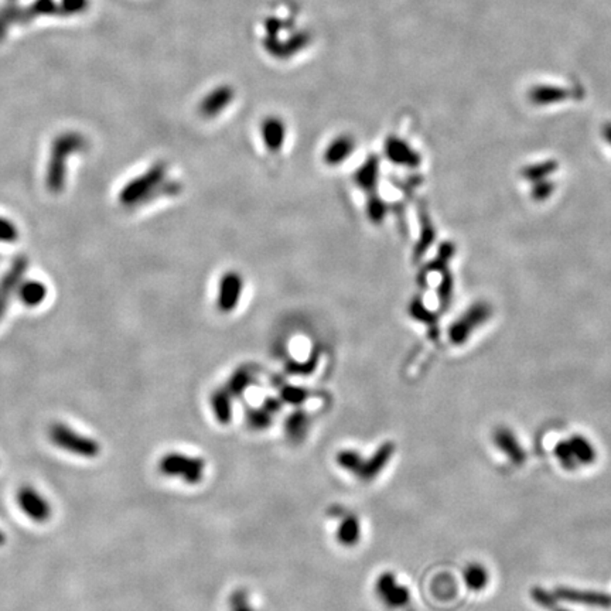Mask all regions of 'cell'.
Returning a JSON list of instances; mask_svg holds the SVG:
<instances>
[{"mask_svg":"<svg viewBox=\"0 0 611 611\" xmlns=\"http://www.w3.org/2000/svg\"><path fill=\"white\" fill-rule=\"evenodd\" d=\"M88 146V139L75 131L62 132L54 138L45 175V186L51 193L60 194L64 190L67 180V160L75 153L85 152Z\"/></svg>","mask_w":611,"mask_h":611,"instance_id":"cell-2","label":"cell"},{"mask_svg":"<svg viewBox=\"0 0 611 611\" xmlns=\"http://www.w3.org/2000/svg\"><path fill=\"white\" fill-rule=\"evenodd\" d=\"M338 525L336 529V538L340 545L346 548H353L358 545L361 539V522L358 517L353 512H337Z\"/></svg>","mask_w":611,"mask_h":611,"instance_id":"cell-12","label":"cell"},{"mask_svg":"<svg viewBox=\"0 0 611 611\" xmlns=\"http://www.w3.org/2000/svg\"><path fill=\"white\" fill-rule=\"evenodd\" d=\"M245 292V280L242 275L236 270L225 272L218 283L215 290V307L222 314H231L238 307L243 297Z\"/></svg>","mask_w":611,"mask_h":611,"instance_id":"cell-5","label":"cell"},{"mask_svg":"<svg viewBox=\"0 0 611 611\" xmlns=\"http://www.w3.org/2000/svg\"><path fill=\"white\" fill-rule=\"evenodd\" d=\"M378 163L377 160H371L365 169H361L357 175V185L361 190H368L378 183Z\"/></svg>","mask_w":611,"mask_h":611,"instance_id":"cell-21","label":"cell"},{"mask_svg":"<svg viewBox=\"0 0 611 611\" xmlns=\"http://www.w3.org/2000/svg\"><path fill=\"white\" fill-rule=\"evenodd\" d=\"M494 441H495L497 447H500L504 451V454H507L512 461L522 463V460L525 457V451H524L522 446L518 444L517 439L514 437V434L511 431H507L505 429L498 430L494 436Z\"/></svg>","mask_w":611,"mask_h":611,"instance_id":"cell-16","label":"cell"},{"mask_svg":"<svg viewBox=\"0 0 611 611\" xmlns=\"http://www.w3.org/2000/svg\"><path fill=\"white\" fill-rule=\"evenodd\" d=\"M263 149L269 155H279L285 149L286 139H287V129L286 123L279 118H268L262 122L260 131H259Z\"/></svg>","mask_w":611,"mask_h":611,"instance_id":"cell-10","label":"cell"},{"mask_svg":"<svg viewBox=\"0 0 611 611\" xmlns=\"http://www.w3.org/2000/svg\"><path fill=\"white\" fill-rule=\"evenodd\" d=\"M20 511L35 524H45L53 517L51 502L31 485L21 487L16 494Z\"/></svg>","mask_w":611,"mask_h":611,"instance_id":"cell-8","label":"cell"},{"mask_svg":"<svg viewBox=\"0 0 611 611\" xmlns=\"http://www.w3.org/2000/svg\"><path fill=\"white\" fill-rule=\"evenodd\" d=\"M175 182L167 180L165 163H156L139 177L131 180L119 193V203L126 208H136L162 196L177 193Z\"/></svg>","mask_w":611,"mask_h":611,"instance_id":"cell-1","label":"cell"},{"mask_svg":"<svg viewBox=\"0 0 611 611\" xmlns=\"http://www.w3.org/2000/svg\"><path fill=\"white\" fill-rule=\"evenodd\" d=\"M375 593L381 603L388 609H404L410 607V590L402 585L392 572H384L378 576L375 582Z\"/></svg>","mask_w":611,"mask_h":611,"instance_id":"cell-7","label":"cell"},{"mask_svg":"<svg viewBox=\"0 0 611 611\" xmlns=\"http://www.w3.org/2000/svg\"><path fill=\"white\" fill-rule=\"evenodd\" d=\"M555 454L566 470L589 466L596 460V450L593 444L583 436H573L568 440H563L556 446Z\"/></svg>","mask_w":611,"mask_h":611,"instance_id":"cell-6","label":"cell"},{"mask_svg":"<svg viewBox=\"0 0 611 611\" xmlns=\"http://www.w3.org/2000/svg\"><path fill=\"white\" fill-rule=\"evenodd\" d=\"M16 296L26 307H37L47 297V286L40 280L23 279L17 286Z\"/></svg>","mask_w":611,"mask_h":611,"instance_id":"cell-14","label":"cell"},{"mask_svg":"<svg viewBox=\"0 0 611 611\" xmlns=\"http://www.w3.org/2000/svg\"><path fill=\"white\" fill-rule=\"evenodd\" d=\"M464 580L470 590L480 592L488 585V572L483 565H468L464 572Z\"/></svg>","mask_w":611,"mask_h":611,"instance_id":"cell-19","label":"cell"},{"mask_svg":"<svg viewBox=\"0 0 611 611\" xmlns=\"http://www.w3.org/2000/svg\"><path fill=\"white\" fill-rule=\"evenodd\" d=\"M18 236H20V232L17 225L4 216H0V242L13 243L18 239Z\"/></svg>","mask_w":611,"mask_h":611,"instance_id":"cell-24","label":"cell"},{"mask_svg":"<svg viewBox=\"0 0 611 611\" xmlns=\"http://www.w3.org/2000/svg\"><path fill=\"white\" fill-rule=\"evenodd\" d=\"M307 430V417L302 413H295L287 419L286 431L292 439H302Z\"/></svg>","mask_w":611,"mask_h":611,"instance_id":"cell-22","label":"cell"},{"mask_svg":"<svg viewBox=\"0 0 611 611\" xmlns=\"http://www.w3.org/2000/svg\"><path fill=\"white\" fill-rule=\"evenodd\" d=\"M405 611H414V610H413V607H412V606H410V607H407V610H405Z\"/></svg>","mask_w":611,"mask_h":611,"instance_id":"cell-27","label":"cell"},{"mask_svg":"<svg viewBox=\"0 0 611 611\" xmlns=\"http://www.w3.org/2000/svg\"><path fill=\"white\" fill-rule=\"evenodd\" d=\"M229 611H258L251 603L246 592L236 590L229 598Z\"/></svg>","mask_w":611,"mask_h":611,"instance_id":"cell-25","label":"cell"},{"mask_svg":"<svg viewBox=\"0 0 611 611\" xmlns=\"http://www.w3.org/2000/svg\"><path fill=\"white\" fill-rule=\"evenodd\" d=\"M21 6L17 1H9L0 7V43L9 35L10 30L20 24Z\"/></svg>","mask_w":611,"mask_h":611,"instance_id":"cell-17","label":"cell"},{"mask_svg":"<svg viewBox=\"0 0 611 611\" xmlns=\"http://www.w3.org/2000/svg\"><path fill=\"white\" fill-rule=\"evenodd\" d=\"M562 599H569V602L588 605V606H596V607H610L611 599L605 593H595V592H576L569 589H562L558 592Z\"/></svg>","mask_w":611,"mask_h":611,"instance_id":"cell-15","label":"cell"},{"mask_svg":"<svg viewBox=\"0 0 611 611\" xmlns=\"http://www.w3.org/2000/svg\"><path fill=\"white\" fill-rule=\"evenodd\" d=\"M28 268V259L26 256H17L10 268L4 272L0 279V321L3 320L11 296L16 295L17 286L24 279V273Z\"/></svg>","mask_w":611,"mask_h":611,"instance_id":"cell-9","label":"cell"},{"mask_svg":"<svg viewBox=\"0 0 611 611\" xmlns=\"http://www.w3.org/2000/svg\"><path fill=\"white\" fill-rule=\"evenodd\" d=\"M4 542H6V536H4V534L0 531V546H1V545H4Z\"/></svg>","mask_w":611,"mask_h":611,"instance_id":"cell-26","label":"cell"},{"mask_svg":"<svg viewBox=\"0 0 611 611\" xmlns=\"http://www.w3.org/2000/svg\"><path fill=\"white\" fill-rule=\"evenodd\" d=\"M211 409L218 422L228 423L231 420V413H232L231 395L226 391L214 392L211 397Z\"/></svg>","mask_w":611,"mask_h":611,"instance_id":"cell-18","label":"cell"},{"mask_svg":"<svg viewBox=\"0 0 611 611\" xmlns=\"http://www.w3.org/2000/svg\"><path fill=\"white\" fill-rule=\"evenodd\" d=\"M47 434L55 447L70 454L82 458H95L101 454V444L95 439L77 431L65 423L55 422L50 424Z\"/></svg>","mask_w":611,"mask_h":611,"instance_id":"cell-3","label":"cell"},{"mask_svg":"<svg viewBox=\"0 0 611 611\" xmlns=\"http://www.w3.org/2000/svg\"><path fill=\"white\" fill-rule=\"evenodd\" d=\"M363 463H364V458L356 450H341L337 454V464L341 468L356 474L357 477L363 468Z\"/></svg>","mask_w":611,"mask_h":611,"instance_id":"cell-20","label":"cell"},{"mask_svg":"<svg viewBox=\"0 0 611 611\" xmlns=\"http://www.w3.org/2000/svg\"><path fill=\"white\" fill-rule=\"evenodd\" d=\"M62 17H74L84 14L89 6L91 0H60Z\"/></svg>","mask_w":611,"mask_h":611,"instance_id":"cell-23","label":"cell"},{"mask_svg":"<svg viewBox=\"0 0 611 611\" xmlns=\"http://www.w3.org/2000/svg\"><path fill=\"white\" fill-rule=\"evenodd\" d=\"M9 1H18V0H9Z\"/></svg>","mask_w":611,"mask_h":611,"instance_id":"cell-28","label":"cell"},{"mask_svg":"<svg viewBox=\"0 0 611 611\" xmlns=\"http://www.w3.org/2000/svg\"><path fill=\"white\" fill-rule=\"evenodd\" d=\"M40 17H62L60 0H33L28 6H21L20 26L28 24Z\"/></svg>","mask_w":611,"mask_h":611,"instance_id":"cell-13","label":"cell"},{"mask_svg":"<svg viewBox=\"0 0 611 611\" xmlns=\"http://www.w3.org/2000/svg\"><path fill=\"white\" fill-rule=\"evenodd\" d=\"M159 471L165 477L177 478L186 484H199L205 474V461L196 456L172 451L160 458Z\"/></svg>","mask_w":611,"mask_h":611,"instance_id":"cell-4","label":"cell"},{"mask_svg":"<svg viewBox=\"0 0 611 611\" xmlns=\"http://www.w3.org/2000/svg\"><path fill=\"white\" fill-rule=\"evenodd\" d=\"M356 142L348 135H340L330 141L323 150L321 160L327 167H338L344 165L356 152Z\"/></svg>","mask_w":611,"mask_h":611,"instance_id":"cell-11","label":"cell"}]
</instances>
